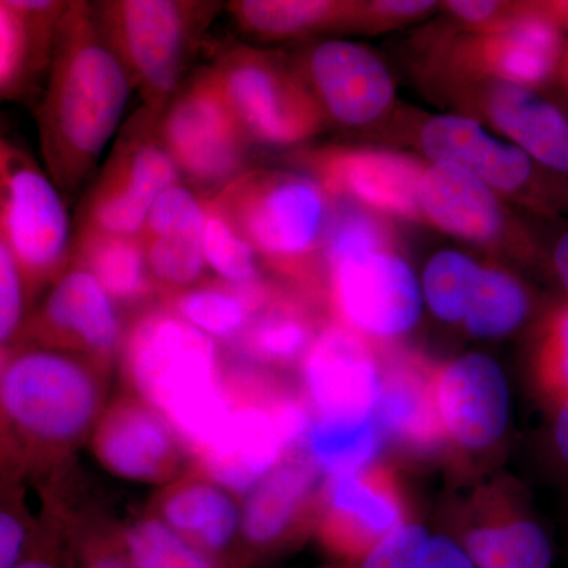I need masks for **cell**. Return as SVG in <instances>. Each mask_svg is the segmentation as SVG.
Returning <instances> with one entry per match:
<instances>
[{"instance_id": "cell-2", "label": "cell", "mask_w": 568, "mask_h": 568, "mask_svg": "<svg viewBox=\"0 0 568 568\" xmlns=\"http://www.w3.org/2000/svg\"><path fill=\"white\" fill-rule=\"evenodd\" d=\"M119 358L133 394L170 420L192 462L201 457L233 410L219 343L160 302L126 327Z\"/></svg>"}, {"instance_id": "cell-32", "label": "cell", "mask_w": 568, "mask_h": 568, "mask_svg": "<svg viewBox=\"0 0 568 568\" xmlns=\"http://www.w3.org/2000/svg\"><path fill=\"white\" fill-rule=\"evenodd\" d=\"M354 568H477L446 529L413 519L381 540Z\"/></svg>"}, {"instance_id": "cell-8", "label": "cell", "mask_w": 568, "mask_h": 568, "mask_svg": "<svg viewBox=\"0 0 568 568\" xmlns=\"http://www.w3.org/2000/svg\"><path fill=\"white\" fill-rule=\"evenodd\" d=\"M159 115L142 108L119 134L80 209L77 233L141 237L160 194L181 173L156 134Z\"/></svg>"}, {"instance_id": "cell-21", "label": "cell", "mask_w": 568, "mask_h": 568, "mask_svg": "<svg viewBox=\"0 0 568 568\" xmlns=\"http://www.w3.org/2000/svg\"><path fill=\"white\" fill-rule=\"evenodd\" d=\"M155 517L205 555L239 568L242 504L230 489L193 469L171 481L155 500Z\"/></svg>"}, {"instance_id": "cell-38", "label": "cell", "mask_w": 568, "mask_h": 568, "mask_svg": "<svg viewBox=\"0 0 568 568\" xmlns=\"http://www.w3.org/2000/svg\"><path fill=\"white\" fill-rule=\"evenodd\" d=\"M534 375L549 407L568 398V301L555 306L541 325Z\"/></svg>"}, {"instance_id": "cell-41", "label": "cell", "mask_w": 568, "mask_h": 568, "mask_svg": "<svg viewBox=\"0 0 568 568\" xmlns=\"http://www.w3.org/2000/svg\"><path fill=\"white\" fill-rule=\"evenodd\" d=\"M70 538L69 549L77 568H133L121 530H81Z\"/></svg>"}, {"instance_id": "cell-30", "label": "cell", "mask_w": 568, "mask_h": 568, "mask_svg": "<svg viewBox=\"0 0 568 568\" xmlns=\"http://www.w3.org/2000/svg\"><path fill=\"white\" fill-rule=\"evenodd\" d=\"M272 287L274 282L265 278L248 286L207 280L193 290L162 302L216 343L231 346L244 334L254 313L260 312L267 302Z\"/></svg>"}, {"instance_id": "cell-42", "label": "cell", "mask_w": 568, "mask_h": 568, "mask_svg": "<svg viewBox=\"0 0 568 568\" xmlns=\"http://www.w3.org/2000/svg\"><path fill=\"white\" fill-rule=\"evenodd\" d=\"M40 537L33 532L28 518L22 517L20 507L3 504L0 514V568L20 566L39 544Z\"/></svg>"}, {"instance_id": "cell-33", "label": "cell", "mask_w": 568, "mask_h": 568, "mask_svg": "<svg viewBox=\"0 0 568 568\" xmlns=\"http://www.w3.org/2000/svg\"><path fill=\"white\" fill-rule=\"evenodd\" d=\"M530 312L525 284L495 267H484L469 312L463 321L476 338H503L517 331Z\"/></svg>"}, {"instance_id": "cell-34", "label": "cell", "mask_w": 568, "mask_h": 568, "mask_svg": "<svg viewBox=\"0 0 568 568\" xmlns=\"http://www.w3.org/2000/svg\"><path fill=\"white\" fill-rule=\"evenodd\" d=\"M121 532L133 568H230L194 547L155 515L136 519Z\"/></svg>"}, {"instance_id": "cell-4", "label": "cell", "mask_w": 568, "mask_h": 568, "mask_svg": "<svg viewBox=\"0 0 568 568\" xmlns=\"http://www.w3.org/2000/svg\"><path fill=\"white\" fill-rule=\"evenodd\" d=\"M207 201L283 283L325 302L320 271H325V237L335 200L316 179L290 171H246Z\"/></svg>"}, {"instance_id": "cell-3", "label": "cell", "mask_w": 568, "mask_h": 568, "mask_svg": "<svg viewBox=\"0 0 568 568\" xmlns=\"http://www.w3.org/2000/svg\"><path fill=\"white\" fill-rule=\"evenodd\" d=\"M106 373L89 358L39 343L2 351L3 437L28 458L69 454L106 409Z\"/></svg>"}, {"instance_id": "cell-19", "label": "cell", "mask_w": 568, "mask_h": 568, "mask_svg": "<svg viewBox=\"0 0 568 568\" xmlns=\"http://www.w3.org/2000/svg\"><path fill=\"white\" fill-rule=\"evenodd\" d=\"M437 362L398 345L384 349L383 386L376 422L386 444L414 459L448 454L436 405Z\"/></svg>"}, {"instance_id": "cell-35", "label": "cell", "mask_w": 568, "mask_h": 568, "mask_svg": "<svg viewBox=\"0 0 568 568\" xmlns=\"http://www.w3.org/2000/svg\"><path fill=\"white\" fill-rule=\"evenodd\" d=\"M484 265L465 253L446 250L426 264L422 293L429 310L440 321L463 323L473 304Z\"/></svg>"}, {"instance_id": "cell-11", "label": "cell", "mask_w": 568, "mask_h": 568, "mask_svg": "<svg viewBox=\"0 0 568 568\" xmlns=\"http://www.w3.org/2000/svg\"><path fill=\"white\" fill-rule=\"evenodd\" d=\"M477 568H555V545L510 477L478 481L448 507L446 526Z\"/></svg>"}, {"instance_id": "cell-49", "label": "cell", "mask_w": 568, "mask_h": 568, "mask_svg": "<svg viewBox=\"0 0 568 568\" xmlns=\"http://www.w3.org/2000/svg\"><path fill=\"white\" fill-rule=\"evenodd\" d=\"M558 74L560 77V80L566 82V84L568 85V43L566 44V48H564V54L562 59H560Z\"/></svg>"}, {"instance_id": "cell-16", "label": "cell", "mask_w": 568, "mask_h": 568, "mask_svg": "<svg viewBox=\"0 0 568 568\" xmlns=\"http://www.w3.org/2000/svg\"><path fill=\"white\" fill-rule=\"evenodd\" d=\"M384 349L334 321L325 324L298 368L313 417H375L383 386Z\"/></svg>"}, {"instance_id": "cell-6", "label": "cell", "mask_w": 568, "mask_h": 568, "mask_svg": "<svg viewBox=\"0 0 568 568\" xmlns=\"http://www.w3.org/2000/svg\"><path fill=\"white\" fill-rule=\"evenodd\" d=\"M207 71L253 144L297 145L323 129V108L304 74L276 52L241 44Z\"/></svg>"}, {"instance_id": "cell-27", "label": "cell", "mask_w": 568, "mask_h": 568, "mask_svg": "<svg viewBox=\"0 0 568 568\" xmlns=\"http://www.w3.org/2000/svg\"><path fill=\"white\" fill-rule=\"evenodd\" d=\"M488 118L541 166L568 175V118L558 104L525 85L497 82L487 93Z\"/></svg>"}, {"instance_id": "cell-25", "label": "cell", "mask_w": 568, "mask_h": 568, "mask_svg": "<svg viewBox=\"0 0 568 568\" xmlns=\"http://www.w3.org/2000/svg\"><path fill=\"white\" fill-rule=\"evenodd\" d=\"M422 148L435 163L463 168L499 192H518L534 175L532 159L517 145L496 140L463 115H435L420 133Z\"/></svg>"}, {"instance_id": "cell-40", "label": "cell", "mask_w": 568, "mask_h": 568, "mask_svg": "<svg viewBox=\"0 0 568 568\" xmlns=\"http://www.w3.org/2000/svg\"><path fill=\"white\" fill-rule=\"evenodd\" d=\"M31 291L9 246L0 242V346L2 351L20 342L28 325Z\"/></svg>"}, {"instance_id": "cell-48", "label": "cell", "mask_w": 568, "mask_h": 568, "mask_svg": "<svg viewBox=\"0 0 568 568\" xmlns=\"http://www.w3.org/2000/svg\"><path fill=\"white\" fill-rule=\"evenodd\" d=\"M537 9L548 18L560 31H568V0L537 3Z\"/></svg>"}, {"instance_id": "cell-15", "label": "cell", "mask_w": 568, "mask_h": 568, "mask_svg": "<svg viewBox=\"0 0 568 568\" xmlns=\"http://www.w3.org/2000/svg\"><path fill=\"white\" fill-rule=\"evenodd\" d=\"M118 306L91 272L70 264L29 317L18 343L55 347L110 369L125 336Z\"/></svg>"}, {"instance_id": "cell-36", "label": "cell", "mask_w": 568, "mask_h": 568, "mask_svg": "<svg viewBox=\"0 0 568 568\" xmlns=\"http://www.w3.org/2000/svg\"><path fill=\"white\" fill-rule=\"evenodd\" d=\"M149 271L162 301L207 282L203 237L142 235Z\"/></svg>"}, {"instance_id": "cell-47", "label": "cell", "mask_w": 568, "mask_h": 568, "mask_svg": "<svg viewBox=\"0 0 568 568\" xmlns=\"http://www.w3.org/2000/svg\"><path fill=\"white\" fill-rule=\"evenodd\" d=\"M552 268L558 276L560 286L566 291L568 297V230L564 231L556 241L551 254Z\"/></svg>"}, {"instance_id": "cell-18", "label": "cell", "mask_w": 568, "mask_h": 568, "mask_svg": "<svg viewBox=\"0 0 568 568\" xmlns=\"http://www.w3.org/2000/svg\"><path fill=\"white\" fill-rule=\"evenodd\" d=\"M298 162L334 200L405 219L422 216L426 168L416 160L377 149L334 145L301 153Z\"/></svg>"}, {"instance_id": "cell-26", "label": "cell", "mask_w": 568, "mask_h": 568, "mask_svg": "<svg viewBox=\"0 0 568 568\" xmlns=\"http://www.w3.org/2000/svg\"><path fill=\"white\" fill-rule=\"evenodd\" d=\"M424 219L470 242L496 241L503 231V212L495 190L476 175L450 163L426 168L420 186Z\"/></svg>"}, {"instance_id": "cell-37", "label": "cell", "mask_w": 568, "mask_h": 568, "mask_svg": "<svg viewBox=\"0 0 568 568\" xmlns=\"http://www.w3.org/2000/svg\"><path fill=\"white\" fill-rule=\"evenodd\" d=\"M203 248L209 268L224 283L235 286L263 282L260 256L242 234L205 197Z\"/></svg>"}, {"instance_id": "cell-13", "label": "cell", "mask_w": 568, "mask_h": 568, "mask_svg": "<svg viewBox=\"0 0 568 568\" xmlns=\"http://www.w3.org/2000/svg\"><path fill=\"white\" fill-rule=\"evenodd\" d=\"M325 476L301 448L275 466L244 496L239 568L280 558L315 536Z\"/></svg>"}, {"instance_id": "cell-43", "label": "cell", "mask_w": 568, "mask_h": 568, "mask_svg": "<svg viewBox=\"0 0 568 568\" xmlns=\"http://www.w3.org/2000/svg\"><path fill=\"white\" fill-rule=\"evenodd\" d=\"M548 447L556 469L568 480V398L551 407Z\"/></svg>"}, {"instance_id": "cell-23", "label": "cell", "mask_w": 568, "mask_h": 568, "mask_svg": "<svg viewBox=\"0 0 568 568\" xmlns=\"http://www.w3.org/2000/svg\"><path fill=\"white\" fill-rule=\"evenodd\" d=\"M69 2L0 0V95L24 102L47 84Z\"/></svg>"}, {"instance_id": "cell-1", "label": "cell", "mask_w": 568, "mask_h": 568, "mask_svg": "<svg viewBox=\"0 0 568 568\" xmlns=\"http://www.w3.org/2000/svg\"><path fill=\"white\" fill-rule=\"evenodd\" d=\"M134 91L95 3L69 2L37 110L44 170L63 196L88 181L121 126Z\"/></svg>"}, {"instance_id": "cell-24", "label": "cell", "mask_w": 568, "mask_h": 568, "mask_svg": "<svg viewBox=\"0 0 568 568\" xmlns=\"http://www.w3.org/2000/svg\"><path fill=\"white\" fill-rule=\"evenodd\" d=\"M564 48L562 31L536 3L488 28L470 54L478 69L500 82L536 88L558 74Z\"/></svg>"}, {"instance_id": "cell-39", "label": "cell", "mask_w": 568, "mask_h": 568, "mask_svg": "<svg viewBox=\"0 0 568 568\" xmlns=\"http://www.w3.org/2000/svg\"><path fill=\"white\" fill-rule=\"evenodd\" d=\"M205 219V197L196 196L192 190L178 183L160 194L149 213L142 235L203 237Z\"/></svg>"}, {"instance_id": "cell-5", "label": "cell", "mask_w": 568, "mask_h": 568, "mask_svg": "<svg viewBox=\"0 0 568 568\" xmlns=\"http://www.w3.org/2000/svg\"><path fill=\"white\" fill-rule=\"evenodd\" d=\"M220 3L182 0H110L95 3L112 50L144 108L160 115L181 91L183 71Z\"/></svg>"}, {"instance_id": "cell-10", "label": "cell", "mask_w": 568, "mask_h": 568, "mask_svg": "<svg viewBox=\"0 0 568 568\" xmlns=\"http://www.w3.org/2000/svg\"><path fill=\"white\" fill-rule=\"evenodd\" d=\"M325 302L334 323L388 347L420 320L424 293L413 267L390 248L328 264Z\"/></svg>"}, {"instance_id": "cell-28", "label": "cell", "mask_w": 568, "mask_h": 568, "mask_svg": "<svg viewBox=\"0 0 568 568\" xmlns=\"http://www.w3.org/2000/svg\"><path fill=\"white\" fill-rule=\"evenodd\" d=\"M364 3L335 0H235L227 11L239 31L250 39H295L325 29L362 21Z\"/></svg>"}, {"instance_id": "cell-7", "label": "cell", "mask_w": 568, "mask_h": 568, "mask_svg": "<svg viewBox=\"0 0 568 568\" xmlns=\"http://www.w3.org/2000/svg\"><path fill=\"white\" fill-rule=\"evenodd\" d=\"M0 242L20 264L31 295L70 267L73 235L59 186L14 142L0 148Z\"/></svg>"}, {"instance_id": "cell-29", "label": "cell", "mask_w": 568, "mask_h": 568, "mask_svg": "<svg viewBox=\"0 0 568 568\" xmlns=\"http://www.w3.org/2000/svg\"><path fill=\"white\" fill-rule=\"evenodd\" d=\"M71 264L91 272L118 305H141L159 295L141 237L81 231L74 235Z\"/></svg>"}, {"instance_id": "cell-22", "label": "cell", "mask_w": 568, "mask_h": 568, "mask_svg": "<svg viewBox=\"0 0 568 568\" xmlns=\"http://www.w3.org/2000/svg\"><path fill=\"white\" fill-rule=\"evenodd\" d=\"M323 304V298L306 291L274 283L267 302L254 313L241 338L231 345L233 361L280 375L286 369L301 368L325 327L317 315Z\"/></svg>"}, {"instance_id": "cell-17", "label": "cell", "mask_w": 568, "mask_h": 568, "mask_svg": "<svg viewBox=\"0 0 568 568\" xmlns=\"http://www.w3.org/2000/svg\"><path fill=\"white\" fill-rule=\"evenodd\" d=\"M91 437L93 455L108 473L140 484L170 485L185 476L192 459L170 420L134 394L112 402Z\"/></svg>"}, {"instance_id": "cell-44", "label": "cell", "mask_w": 568, "mask_h": 568, "mask_svg": "<svg viewBox=\"0 0 568 568\" xmlns=\"http://www.w3.org/2000/svg\"><path fill=\"white\" fill-rule=\"evenodd\" d=\"M435 7V2L426 0H381V2L364 3L362 22L405 20L418 17Z\"/></svg>"}, {"instance_id": "cell-50", "label": "cell", "mask_w": 568, "mask_h": 568, "mask_svg": "<svg viewBox=\"0 0 568 568\" xmlns=\"http://www.w3.org/2000/svg\"><path fill=\"white\" fill-rule=\"evenodd\" d=\"M315 568H354V567L347 566V564L334 562V564H331V566H320V567H315Z\"/></svg>"}, {"instance_id": "cell-45", "label": "cell", "mask_w": 568, "mask_h": 568, "mask_svg": "<svg viewBox=\"0 0 568 568\" xmlns=\"http://www.w3.org/2000/svg\"><path fill=\"white\" fill-rule=\"evenodd\" d=\"M14 568H77V564L70 549L65 551L58 538L41 536L31 555Z\"/></svg>"}, {"instance_id": "cell-14", "label": "cell", "mask_w": 568, "mask_h": 568, "mask_svg": "<svg viewBox=\"0 0 568 568\" xmlns=\"http://www.w3.org/2000/svg\"><path fill=\"white\" fill-rule=\"evenodd\" d=\"M436 405L447 437L448 454L463 463L499 450L510 425L507 377L495 358L470 353L437 364Z\"/></svg>"}, {"instance_id": "cell-46", "label": "cell", "mask_w": 568, "mask_h": 568, "mask_svg": "<svg viewBox=\"0 0 568 568\" xmlns=\"http://www.w3.org/2000/svg\"><path fill=\"white\" fill-rule=\"evenodd\" d=\"M446 6L459 20L485 26V29L495 24L493 20H496L497 13L503 10V3L487 2V0H452Z\"/></svg>"}, {"instance_id": "cell-31", "label": "cell", "mask_w": 568, "mask_h": 568, "mask_svg": "<svg viewBox=\"0 0 568 568\" xmlns=\"http://www.w3.org/2000/svg\"><path fill=\"white\" fill-rule=\"evenodd\" d=\"M386 446L376 417L335 420L313 417L304 450L325 477L358 473L379 462Z\"/></svg>"}, {"instance_id": "cell-9", "label": "cell", "mask_w": 568, "mask_h": 568, "mask_svg": "<svg viewBox=\"0 0 568 568\" xmlns=\"http://www.w3.org/2000/svg\"><path fill=\"white\" fill-rule=\"evenodd\" d=\"M156 134L179 173L211 196L248 171L253 142L207 69L175 93L156 119Z\"/></svg>"}, {"instance_id": "cell-12", "label": "cell", "mask_w": 568, "mask_h": 568, "mask_svg": "<svg viewBox=\"0 0 568 568\" xmlns=\"http://www.w3.org/2000/svg\"><path fill=\"white\" fill-rule=\"evenodd\" d=\"M413 506L392 465L325 477L315 537L335 562L355 566L388 534L413 521Z\"/></svg>"}, {"instance_id": "cell-20", "label": "cell", "mask_w": 568, "mask_h": 568, "mask_svg": "<svg viewBox=\"0 0 568 568\" xmlns=\"http://www.w3.org/2000/svg\"><path fill=\"white\" fill-rule=\"evenodd\" d=\"M304 74L325 119L339 125L375 122L394 102L387 67L372 51L346 40H325L305 55Z\"/></svg>"}]
</instances>
